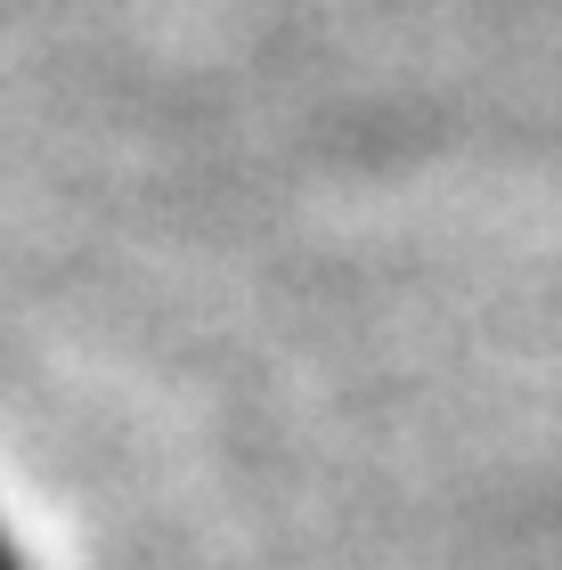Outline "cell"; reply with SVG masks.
<instances>
[{"instance_id": "cell-1", "label": "cell", "mask_w": 562, "mask_h": 570, "mask_svg": "<svg viewBox=\"0 0 562 570\" xmlns=\"http://www.w3.org/2000/svg\"><path fill=\"white\" fill-rule=\"evenodd\" d=\"M0 570H24V562H17V547H9V538H0Z\"/></svg>"}]
</instances>
